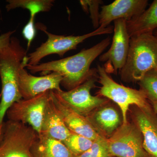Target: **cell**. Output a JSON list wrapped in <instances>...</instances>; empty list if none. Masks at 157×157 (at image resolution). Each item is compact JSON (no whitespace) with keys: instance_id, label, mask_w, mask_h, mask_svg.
I'll use <instances>...</instances> for the list:
<instances>
[{"instance_id":"5b68a950","label":"cell","mask_w":157,"mask_h":157,"mask_svg":"<svg viewBox=\"0 0 157 157\" xmlns=\"http://www.w3.org/2000/svg\"><path fill=\"white\" fill-rule=\"evenodd\" d=\"M97 70L99 82L101 85L99 95L117 104L121 111L123 124L128 123L127 114L130 106L135 105L144 107L150 104L146 94L142 90L118 84L109 76L104 67L100 65H98Z\"/></svg>"},{"instance_id":"9c48e42d","label":"cell","mask_w":157,"mask_h":157,"mask_svg":"<svg viewBox=\"0 0 157 157\" xmlns=\"http://www.w3.org/2000/svg\"><path fill=\"white\" fill-rule=\"evenodd\" d=\"M49 92H46L31 99H22L14 103L6 113L9 120L28 125L40 135Z\"/></svg>"},{"instance_id":"9a60e30c","label":"cell","mask_w":157,"mask_h":157,"mask_svg":"<svg viewBox=\"0 0 157 157\" xmlns=\"http://www.w3.org/2000/svg\"><path fill=\"white\" fill-rule=\"evenodd\" d=\"M56 105L61 113L65 124L72 133L82 135L94 140L100 135L85 117L78 114L59 101L50 91Z\"/></svg>"},{"instance_id":"2e32d148","label":"cell","mask_w":157,"mask_h":157,"mask_svg":"<svg viewBox=\"0 0 157 157\" xmlns=\"http://www.w3.org/2000/svg\"><path fill=\"white\" fill-rule=\"evenodd\" d=\"M102 107L94 110L86 117L98 132L109 137L120 126V117L113 107L104 105Z\"/></svg>"},{"instance_id":"277c9868","label":"cell","mask_w":157,"mask_h":157,"mask_svg":"<svg viewBox=\"0 0 157 157\" xmlns=\"http://www.w3.org/2000/svg\"><path fill=\"white\" fill-rule=\"evenodd\" d=\"M37 27L46 34L48 39L35 51L27 55V64L25 66L38 64L42 59L50 55L57 54L59 56L63 57L69 51L76 49L78 45L86 39L100 35L111 34L113 31V28L108 26L105 28L99 27L93 32L82 36H64L49 33L42 24H37Z\"/></svg>"},{"instance_id":"4fadbf2b","label":"cell","mask_w":157,"mask_h":157,"mask_svg":"<svg viewBox=\"0 0 157 157\" xmlns=\"http://www.w3.org/2000/svg\"><path fill=\"white\" fill-rule=\"evenodd\" d=\"M133 117L142 135L147 154L148 157H157V116L150 103L146 107H136Z\"/></svg>"},{"instance_id":"d6986e66","label":"cell","mask_w":157,"mask_h":157,"mask_svg":"<svg viewBox=\"0 0 157 157\" xmlns=\"http://www.w3.org/2000/svg\"><path fill=\"white\" fill-rule=\"evenodd\" d=\"M6 6L9 11L16 8H21L29 10L30 17L35 18L36 15L41 12H48L53 7L54 0H8Z\"/></svg>"},{"instance_id":"484cf974","label":"cell","mask_w":157,"mask_h":157,"mask_svg":"<svg viewBox=\"0 0 157 157\" xmlns=\"http://www.w3.org/2000/svg\"><path fill=\"white\" fill-rule=\"evenodd\" d=\"M4 129H5V122L3 123V124H0V143L2 139Z\"/></svg>"},{"instance_id":"8fae6325","label":"cell","mask_w":157,"mask_h":157,"mask_svg":"<svg viewBox=\"0 0 157 157\" xmlns=\"http://www.w3.org/2000/svg\"><path fill=\"white\" fill-rule=\"evenodd\" d=\"M62 76L56 72L36 76L29 74L22 66L19 71L18 83L23 99H29L51 90H60Z\"/></svg>"},{"instance_id":"d4e9b609","label":"cell","mask_w":157,"mask_h":157,"mask_svg":"<svg viewBox=\"0 0 157 157\" xmlns=\"http://www.w3.org/2000/svg\"><path fill=\"white\" fill-rule=\"evenodd\" d=\"M15 31H9L0 36V52H2L9 46L11 36Z\"/></svg>"},{"instance_id":"6da1fadb","label":"cell","mask_w":157,"mask_h":157,"mask_svg":"<svg viewBox=\"0 0 157 157\" xmlns=\"http://www.w3.org/2000/svg\"><path fill=\"white\" fill-rule=\"evenodd\" d=\"M110 39L107 37L88 49H83L72 56L35 66L26 65L31 73L43 75L56 72L62 76L61 85L68 90L77 87L85 81L96 69H90L93 62L109 46Z\"/></svg>"},{"instance_id":"83f0119b","label":"cell","mask_w":157,"mask_h":157,"mask_svg":"<svg viewBox=\"0 0 157 157\" xmlns=\"http://www.w3.org/2000/svg\"><path fill=\"white\" fill-rule=\"evenodd\" d=\"M153 34L155 35V36H157V29L154 32Z\"/></svg>"},{"instance_id":"44dd1931","label":"cell","mask_w":157,"mask_h":157,"mask_svg":"<svg viewBox=\"0 0 157 157\" xmlns=\"http://www.w3.org/2000/svg\"><path fill=\"white\" fill-rule=\"evenodd\" d=\"M73 157H112L107 144V138L100 135L94 140L92 145L87 151L79 155Z\"/></svg>"},{"instance_id":"ba28073f","label":"cell","mask_w":157,"mask_h":157,"mask_svg":"<svg viewBox=\"0 0 157 157\" xmlns=\"http://www.w3.org/2000/svg\"><path fill=\"white\" fill-rule=\"evenodd\" d=\"M110 155L117 157H148L144 148L143 138L134 123L122 124L109 138Z\"/></svg>"},{"instance_id":"52a82bcc","label":"cell","mask_w":157,"mask_h":157,"mask_svg":"<svg viewBox=\"0 0 157 157\" xmlns=\"http://www.w3.org/2000/svg\"><path fill=\"white\" fill-rule=\"evenodd\" d=\"M98 77L97 69L88 78L77 87L70 90H52L54 96L70 109L86 117L93 111L105 105L106 98L94 96L91 90L95 86Z\"/></svg>"},{"instance_id":"603a6c76","label":"cell","mask_w":157,"mask_h":157,"mask_svg":"<svg viewBox=\"0 0 157 157\" xmlns=\"http://www.w3.org/2000/svg\"><path fill=\"white\" fill-rule=\"evenodd\" d=\"M82 9L86 12L89 13L90 17L94 28L98 29L100 27V15L99 6L102 3L99 0H81L79 2Z\"/></svg>"},{"instance_id":"7c38bea8","label":"cell","mask_w":157,"mask_h":157,"mask_svg":"<svg viewBox=\"0 0 157 157\" xmlns=\"http://www.w3.org/2000/svg\"><path fill=\"white\" fill-rule=\"evenodd\" d=\"M147 5V0H116L109 5L102 6L100 27H107L117 20H131L141 14Z\"/></svg>"},{"instance_id":"e0dca14e","label":"cell","mask_w":157,"mask_h":157,"mask_svg":"<svg viewBox=\"0 0 157 157\" xmlns=\"http://www.w3.org/2000/svg\"><path fill=\"white\" fill-rule=\"evenodd\" d=\"M130 37L146 34H153L157 29V0H155L140 15L126 21Z\"/></svg>"},{"instance_id":"7a4b0ae2","label":"cell","mask_w":157,"mask_h":157,"mask_svg":"<svg viewBox=\"0 0 157 157\" xmlns=\"http://www.w3.org/2000/svg\"><path fill=\"white\" fill-rule=\"evenodd\" d=\"M27 56V50L19 39L11 37L6 49L0 52V77L2 98L0 102V124H3L6 113L15 102L23 99L20 91L18 76L22 62Z\"/></svg>"},{"instance_id":"cb8c5ba5","label":"cell","mask_w":157,"mask_h":157,"mask_svg":"<svg viewBox=\"0 0 157 157\" xmlns=\"http://www.w3.org/2000/svg\"><path fill=\"white\" fill-rule=\"evenodd\" d=\"M22 35L27 41V48H29L31 43L36 36V29L35 25V18L30 17L28 22L23 29Z\"/></svg>"},{"instance_id":"7402d4cb","label":"cell","mask_w":157,"mask_h":157,"mask_svg":"<svg viewBox=\"0 0 157 157\" xmlns=\"http://www.w3.org/2000/svg\"><path fill=\"white\" fill-rule=\"evenodd\" d=\"M140 90H143L149 102L157 101V72L147 73L139 82Z\"/></svg>"},{"instance_id":"ac0fdd59","label":"cell","mask_w":157,"mask_h":157,"mask_svg":"<svg viewBox=\"0 0 157 157\" xmlns=\"http://www.w3.org/2000/svg\"><path fill=\"white\" fill-rule=\"evenodd\" d=\"M31 152L33 157H73L63 142L42 135H38Z\"/></svg>"},{"instance_id":"ffe728a7","label":"cell","mask_w":157,"mask_h":157,"mask_svg":"<svg viewBox=\"0 0 157 157\" xmlns=\"http://www.w3.org/2000/svg\"><path fill=\"white\" fill-rule=\"evenodd\" d=\"M93 141L87 137L72 133L63 143L73 157L79 155L87 151L92 145Z\"/></svg>"},{"instance_id":"5bb4252c","label":"cell","mask_w":157,"mask_h":157,"mask_svg":"<svg viewBox=\"0 0 157 157\" xmlns=\"http://www.w3.org/2000/svg\"><path fill=\"white\" fill-rule=\"evenodd\" d=\"M72 132L65 124L61 113L57 108L49 92L45 106L42 131L40 135L64 142Z\"/></svg>"},{"instance_id":"30bf717a","label":"cell","mask_w":157,"mask_h":157,"mask_svg":"<svg viewBox=\"0 0 157 157\" xmlns=\"http://www.w3.org/2000/svg\"><path fill=\"white\" fill-rule=\"evenodd\" d=\"M114 22L113 36L110 48L100 56V61L105 63L104 67L109 73L117 72L123 67L128 53L130 37L127 30L126 21L121 19Z\"/></svg>"},{"instance_id":"4316f807","label":"cell","mask_w":157,"mask_h":157,"mask_svg":"<svg viewBox=\"0 0 157 157\" xmlns=\"http://www.w3.org/2000/svg\"><path fill=\"white\" fill-rule=\"evenodd\" d=\"M157 116V101L149 102Z\"/></svg>"},{"instance_id":"3957f363","label":"cell","mask_w":157,"mask_h":157,"mask_svg":"<svg viewBox=\"0 0 157 157\" xmlns=\"http://www.w3.org/2000/svg\"><path fill=\"white\" fill-rule=\"evenodd\" d=\"M151 71L157 72V36L146 34L131 37L126 61L121 70V79L139 82Z\"/></svg>"},{"instance_id":"8992f818","label":"cell","mask_w":157,"mask_h":157,"mask_svg":"<svg viewBox=\"0 0 157 157\" xmlns=\"http://www.w3.org/2000/svg\"><path fill=\"white\" fill-rule=\"evenodd\" d=\"M38 135L28 125L7 121L0 143V157H33L31 149Z\"/></svg>"}]
</instances>
